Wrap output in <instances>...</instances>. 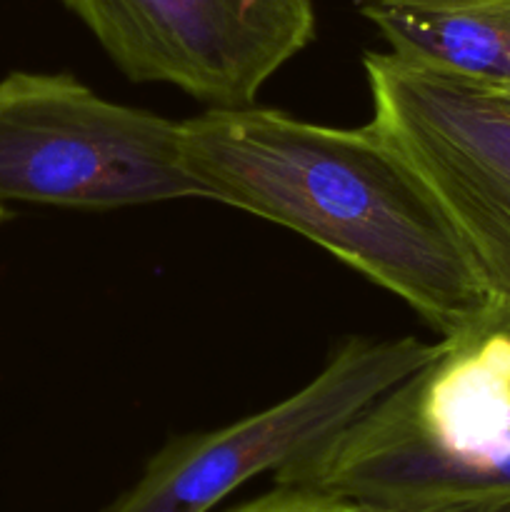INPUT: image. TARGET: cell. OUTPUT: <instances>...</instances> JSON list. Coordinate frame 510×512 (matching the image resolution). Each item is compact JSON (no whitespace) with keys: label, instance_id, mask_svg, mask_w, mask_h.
I'll return each instance as SVG.
<instances>
[{"label":"cell","instance_id":"obj_1","mask_svg":"<svg viewBox=\"0 0 510 512\" xmlns=\"http://www.w3.org/2000/svg\"><path fill=\"white\" fill-rule=\"evenodd\" d=\"M205 200L303 235L403 300L443 338L490 300L443 210L370 123H310L275 108H205L180 120Z\"/></svg>","mask_w":510,"mask_h":512},{"label":"cell","instance_id":"obj_2","mask_svg":"<svg viewBox=\"0 0 510 512\" xmlns=\"http://www.w3.org/2000/svg\"><path fill=\"white\" fill-rule=\"evenodd\" d=\"M205 200L180 120L115 103L70 73L0 78V203L118 210Z\"/></svg>","mask_w":510,"mask_h":512},{"label":"cell","instance_id":"obj_3","mask_svg":"<svg viewBox=\"0 0 510 512\" xmlns=\"http://www.w3.org/2000/svg\"><path fill=\"white\" fill-rule=\"evenodd\" d=\"M438 350L440 340L413 335H350L288 398L223 428L170 438L103 512H215L258 475L275 478L318 453Z\"/></svg>","mask_w":510,"mask_h":512},{"label":"cell","instance_id":"obj_4","mask_svg":"<svg viewBox=\"0 0 510 512\" xmlns=\"http://www.w3.org/2000/svg\"><path fill=\"white\" fill-rule=\"evenodd\" d=\"M370 125L443 210L490 305L510 313V103L390 50L363 55Z\"/></svg>","mask_w":510,"mask_h":512},{"label":"cell","instance_id":"obj_5","mask_svg":"<svg viewBox=\"0 0 510 512\" xmlns=\"http://www.w3.org/2000/svg\"><path fill=\"white\" fill-rule=\"evenodd\" d=\"M130 83L178 88L205 108L255 105L315 40L313 0H60Z\"/></svg>","mask_w":510,"mask_h":512},{"label":"cell","instance_id":"obj_6","mask_svg":"<svg viewBox=\"0 0 510 512\" xmlns=\"http://www.w3.org/2000/svg\"><path fill=\"white\" fill-rule=\"evenodd\" d=\"M405 63L510 103V0H355Z\"/></svg>","mask_w":510,"mask_h":512},{"label":"cell","instance_id":"obj_7","mask_svg":"<svg viewBox=\"0 0 510 512\" xmlns=\"http://www.w3.org/2000/svg\"><path fill=\"white\" fill-rule=\"evenodd\" d=\"M220 512H375V508L315 488L275 485L273 490L258 495V498Z\"/></svg>","mask_w":510,"mask_h":512},{"label":"cell","instance_id":"obj_8","mask_svg":"<svg viewBox=\"0 0 510 512\" xmlns=\"http://www.w3.org/2000/svg\"><path fill=\"white\" fill-rule=\"evenodd\" d=\"M483 318H485V323L493 328V333L498 335L500 350H503V358H505V368H508V378H510V313L488 305V310L483 313Z\"/></svg>","mask_w":510,"mask_h":512},{"label":"cell","instance_id":"obj_9","mask_svg":"<svg viewBox=\"0 0 510 512\" xmlns=\"http://www.w3.org/2000/svg\"><path fill=\"white\" fill-rule=\"evenodd\" d=\"M495 503H450V505H430V508H410V510H378L375 512H490Z\"/></svg>","mask_w":510,"mask_h":512},{"label":"cell","instance_id":"obj_10","mask_svg":"<svg viewBox=\"0 0 510 512\" xmlns=\"http://www.w3.org/2000/svg\"><path fill=\"white\" fill-rule=\"evenodd\" d=\"M490 512H510V500H500V503L493 505V510Z\"/></svg>","mask_w":510,"mask_h":512},{"label":"cell","instance_id":"obj_11","mask_svg":"<svg viewBox=\"0 0 510 512\" xmlns=\"http://www.w3.org/2000/svg\"><path fill=\"white\" fill-rule=\"evenodd\" d=\"M8 218H10V210H8V205H3V203H0V225H3L5 220H8Z\"/></svg>","mask_w":510,"mask_h":512}]
</instances>
